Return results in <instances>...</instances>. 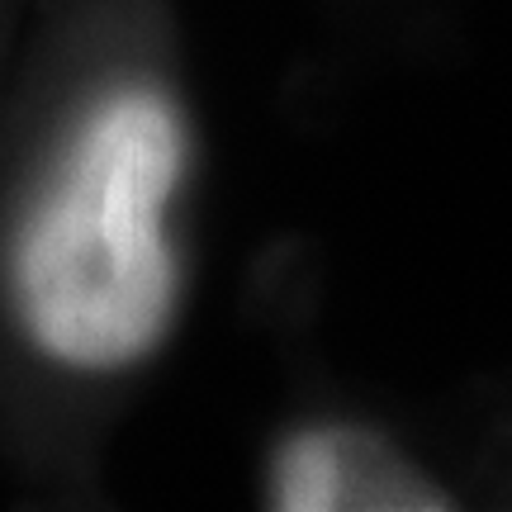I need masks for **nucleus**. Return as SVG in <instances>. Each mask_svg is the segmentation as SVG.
I'll use <instances>...</instances> for the list:
<instances>
[{"label": "nucleus", "instance_id": "nucleus-1", "mask_svg": "<svg viewBox=\"0 0 512 512\" xmlns=\"http://www.w3.org/2000/svg\"><path fill=\"white\" fill-rule=\"evenodd\" d=\"M185 119L157 86H114L76 124L10 247V294L43 356L124 370L176 318L166 209L185 171Z\"/></svg>", "mask_w": 512, "mask_h": 512}, {"label": "nucleus", "instance_id": "nucleus-2", "mask_svg": "<svg viewBox=\"0 0 512 512\" xmlns=\"http://www.w3.org/2000/svg\"><path fill=\"white\" fill-rule=\"evenodd\" d=\"M361 432H342V427H304L294 432L280 456L271 465V508L285 512H318V508H356L366 503L375 508H413V498H403V489H418V494H437L427 489L422 479H413L399 460L375 446Z\"/></svg>", "mask_w": 512, "mask_h": 512}]
</instances>
